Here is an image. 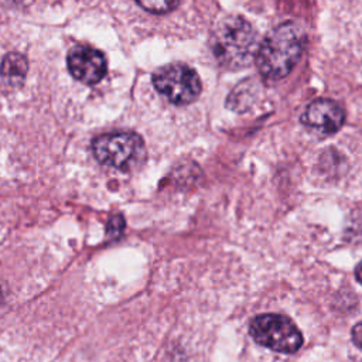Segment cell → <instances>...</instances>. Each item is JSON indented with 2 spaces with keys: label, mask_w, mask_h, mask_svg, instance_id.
I'll use <instances>...</instances> for the list:
<instances>
[{
  "label": "cell",
  "mask_w": 362,
  "mask_h": 362,
  "mask_svg": "<svg viewBox=\"0 0 362 362\" xmlns=\"http://www.w3.org/2000/svg\"><path fill=\"white\" fill-rule=\"evenodd\" d=\"M304 45V35L294 23L274 28L259 45L257 68L263 78L279 81L287 76L297 64Z\"/></svg>",
  "instance_id": "7a4b0ae2"
},
{
  "label": "cell",
  "mask_w": 362,
  "mask_h": 362,
  "mask_svg": "<svg viewBox=\"0 0 362 362\" xmlns=\"http://www.w3.org/2000/svg\"><path fill=\"white\" fill-rule=\"evenodd\" d=\"M252 338L276 352L294 354L303 345V335L296 324L281 314L256 315L249 325Z\"/></svg>",
  "instance_id": "277c9868"
},
{
  "label": "cell",
  "mask_w": 362,
  "mask_h": 362,
  "mask_svg": "<svg viewBox=\"0 0 362 362\" xmlns=\"http://www.w3.org/2000/svg\"><path fill=\"white\" fill-rule=\"evenodd\" d=\"M28 71V62L24 55L18 52H10L3 58L0 65L1 78L13 86H18L24 82Z\"/></svg>",
  "instance_id": "ba28073f"
},
{
  "label": "cell",
  "mask_w": 362,
  "mask_h": 362,
  "mask_svg": "<svg viewBox=\"0 0 362 362\" xmlns=\"http://www.w3.org/2000/svg\"><path fill=\"white\" fill-rule=\"evenodd\" d=\"M153 85L158 93L174 105H188L201 93V79L195 69L185 64H170L153 74Z\"/></svg>",
  "instance_id": "5b68a950"
},
{
  "label": "cell",
  "mask_w": 362,
  "mask_h": 362,
  "mask_svg": "<svg viewBox=\"0 0 362 362\" xmlns=\"http://www.w3.org/2000/svg\"><path fill=\"white\" fill-rule=\"evenodd\" d=\"M92 150L100 164L120 171H133L146 158L144 141L134 132L105 133L93 140Z\"/></svg>",
  "instance_id": "3957f363"
},
{
  "label": "cell",
  "mask_w": 362,
  "mask_h": 362,
  "mask_svg": "<svg viewBox=\"0 0 362 362\" xmlns=\"http://www.w3.org/2000/svg\"><path fill=\"white\" fill-rule=\"evenodd\" d=\"M66 64L71 75L85 85L98 83L107 71L105 55L89 45L74 47L68 52Z\"/></svg>",
  "instance_id": "8992f818"
},
{
  "label": "cell",
  "mask_w": 362,
  "mask_h": 362,
  "mask_svg": "<svg viewBox=\"0 0 362 362\" xmlns=\"http://www.w3.org/2000/svg\"><path fill=\"white\" fill-rule=\"evenodd\" d=\"M136 1L141 8L153 14L170 13L180 3V0H136Z\"/></svg>",
  "instance_id": "9c48e42d"
},
{
  "label": "cell",
  "mask_w": 362,
  "mask_h": 362,
  "mask_svg": "<svg viewBox=\"0 0 362 362\" xmlns=\"http://www.w3.org/2000/svg\"><path fill=\"white\" fill-rule=\"evenodd\" d=\"M211 49L216 61L228 69H240L252 62L257 54V34L240 16L222 18L212 35Z\"/></svg>",
  "instance_id": "6da1fadb"
},
{
  "label": "cell",
  "mask_w": 362,
  "mask_h": 362,
  "mask_svg": "<svg viewBox=\"0 0 362 362\" xmlns=\"http://www.w3.org/2000/svg\"><path fill=\"white\" fill-rule=\"evenodd\" d=\"M123 229H124V219L122 215H115L109 219L106 232L110 239H117L122 235Z\"/></svg>",
  "instance_id": "30bf717a"
},
{
  "label": "cell",
  "mask_w": 362,
  "mask_h": 362,
  "mask_svg": "<svg viewBox=\"0 0 362 362\" xmlns=\"http://www.w3.org/2000/svg\"><path fill=\"white\" fill-rule=\"evenodd\" d=\"M355 277L362 284V262L355 267Z\"/></svg>",
  "instance_id": "7c38bea8"
},
{
  "label": "cell",
  "mask_w": 362,
  "mask_h": 362,
  "mask_svg": "<svg viewBox=\"0 0 362 362\" xmlns=\"http://www.w3.org/2000/svg\"><path fill=\"white\" fill-rule=\"evenodd\" d=\"M301 122L317 132L332 134L342 127L345 122V110L332 99H315L305 107Z\"/></svg>",
  "instance_id": "52a82bcc"
},
{
  "label": "cell",
  "mask_w": 362,
  "mask_h": 362,
  "mask_svg": "<svg viewBox=\"0 0 362 362\" xmlns=\"http://www.w3.org/2000/svg\"><path fill=\"white\" fill-rule=\"evenodd\" d=\"M352 339H354V344L362 349V321L358 322L354 329H352Z\"/></svg>",
  "instance_id": "8fae6325"
}]
</instances>
